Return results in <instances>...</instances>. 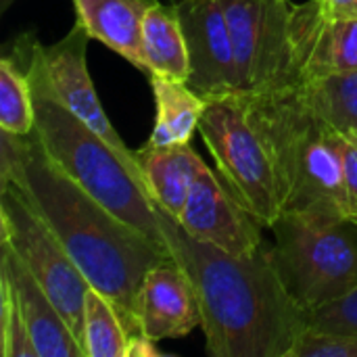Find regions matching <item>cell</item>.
Wrapping results in <instances>:
<instances>
[{
  "mask_svg": "<svg viewBox=\"0 0 357 357\" xmlns=\"http://www.w3.org/2000/svg\"><path fill=\"white\" fill-rule=\"evenodd\" d=\"M13 56L29 77L36 109V134L48 157L92 199L169 253L159 224L157 203L130 172L119 153L63 107L50 92L40 65L29 52L25 36L17 38Z\"/></svg>",
  "mask_w": 357,
  "mask_h": 357,
  "instance_id": "277c9868",
  "label": "cell"
},
{
  "mask_svg": "<svg viewBox=\"0 0 357 357\" xmlns=\"http://www.w3.org/2000/svg\"><path fill=\"white\" fill-rule=\"evenodd\" d=\"M128 331L115 305L90 289L84 303V351L86 357H128Z\"/></svg>",
  "mask_w": 357,
  "mask_h": 357,
  "instance_id": "ffe728a7",
  "label": "cell"
},
{
  "mask_svg": "<svg viewBox=\"0 0 357 357\" xmlns=\"http://www.w3.org/2000/svg\"><path fill=\"white\" fill-rule=\"evenodd\" d=\"M0 245L8 247L48 293L84 349V303L92 287L13 182L0 184Z\"/></svg>",
  "mask_w": 357,
  "mask_h": 357,
  "instance_id": "52a82bcc",
  "label": "cell"
},
{
  "mask_svg": "<svg viewBox=\"0 0 357 357\" xmlns=\"http://www.w3.org/2000/svg\"><path fill=\"white\" fill-rule=\"evenodd\" d=\"M138 316L142 333L155 343L186 337L201 326L203 318L195 287L174 257L157 264L146 274Z\"/></svg>",
  "mask_w": 357,
  "mask_h": 357,
  "instance_id": "4fadbf2b",
  "label": "cell"
},
{
  "mask_svg": "<svg viewBox=\"0 0 357 357\" xmlns=\"http://www.w3.org/2000/svg\"><path fill=\"white\" fill-rule=\"evenodd\" d=\"M247 98L278 174L282 213L347 218L345 136L314 109L299 84Z\"/></svg>",
  "mask_w": 357,
  "mask_h": 357,
  "instance_id": "3957f363",
  "label": "cell"
},
{
  "mask_svg": "<svg viewBox=\"0 0 357 357\" xmlns=\"http://www.w3.org/2000/svg\"><path fill=\"white\" fill-rule=\"evenodd\" d=\"M270 230V261L287 293L307 314L356 293V222L287 211Z\"/></svg>",
  "mask_w": 357,
  "mask_h": 357,
  "instance_id": "5b68a950",
  "label": "cell"
},
{
  "mask_svg": "<svg viewBox=\"0 0 357 357\" xmlns=\"http://www.w3.org/2000/svg\"><path fill=\"white\" fill-rule=\"evenodd\" d=\"M0 274L6 276L15 291L25 328L38 357H86L54 301L4 245H0Z\"/></svg>",
  "mask_w": 357,
  "mask_h": 357,
  "instance_id": "5bb4252c",
  "label": "cell"
},
{
  "mask_svg": "<svg viewBox=\"0 0 357 357\" xmlns=\"http://www.w3.org/2000/svg\"><path fill=\"white\" fill-rule=\"evenodd\" d=\"M163 354L157 349V343L146 335L130 337L128 341V357H161Z\"/></svg>",
  "mask_w": 357,
  "mask_h": 357,
  "instance_id": "4316f807",
  "label": "cell"
},
{
  "mask_svg": "<svg viewBox=\"0 0 357 357\" xmlns=\"http://www.w3.org/2000/svg\"><path fill=\"white\" fill-rule=\"evenodd\" d=\"M140 61L149 75L188 82V46L176 6L157 2L149 8L142 21Z\"/></svg>",
  "mask_w": 357,
  "mask_h": 357,
  "instance_id": "e0dca14e",
  "label": "cell"
},
{
  "mask_svg": "<svg viewBox=\"0 0 357 357\" xmlns=\"http://www.w3.org/2000/svg\"><path fill=\"white\" fill-rule=\"evenodd\" d=\"M199 132L228 188L266 228H272L282 213L280 184L270 149L251 117L247 94L205 98Z\"/></svg>",
  "mask_w": 357,
  "mask_h": 357,
  "instance_id": "8992f818",
  "label": "cell"
},
{
  "mask_svg": "<svg viewBox=\"0 0 357 357\" xmlns=\"http://www.w3.org/2000/svg\"><path fill=\"white\" fill-rule=\"evenodd\" d=\"M178 224L197 241L232 255H253L264 243V224L207 165L197 176Z\"/></svg>",
  "mask_w": 357,
  "mask_h": 357,
  "instance_id": "30bf717a",
  "label": "cell"
},
{
  "mask_svg": "<svg viewBox=\"0 0 357 357\" xmlns=\"http://www.w3.org/2000/svg\"><path fill=\"white\" fill-rule=\"evenodd\" d=\"M343 176H345V211L357 224V138L345 136L343 149Z\"/></svg>",
  "mask_w": 357,
  "mask_h": 357,
  "instance_id": "d4e9b609",
  "label": "cell"
},
{
  "mask_svg": "<svg viewBox=\"0 0 357 357\" xmlns=\"http://www.w3.org/2000/svg\"><path fill=\"white\" fill-rule=\"evenodd\" d=\"M13 182L50 226L90 287L117 310L128 337L140 328V289L157 264L172 255L79 188L48 157L36 130L0 134V184Z\"/></svg>",
  "mask_w": 357,
  "mask_h": 357,
  "instance_id": "6da1fadb",
  "label": "cell"
},
{
  "mask_svg": "<svg viewBox=\"0 0 357 357\" xmlns=\"http://www.w3.org/2000/svg\"><path fill=\"white\" fill-rule=\"evenodd\" d=\"M314 109L343 136L357 138V71L299 84Z\"/></svg>",
  "mask_w": 357,
  "mask_h": 357,
  "instance_id": "d6986e66",
  "label": "cell"
},
{
  "mask_svg": "<svg viewBox=\"0 0 357 357\" xmlns=\"http://www.w3.org/2000/svg\"><path fill=\"white\" fill-rule=\"evenodd\" d=\"M149 79L157 105V119L149 144L167 146L190 142L192 134L199 130L201 115L205 111V98L182 79H169L161 75H149Z\"/></svg>",
  "mask_w": 357,
  "mask_h": 357,
  "instance_id": "ac0fdd59",
  "label": "cell"
},
{
  "mask_svg": "<svg viewBox=\"0 0 357 357\" xmlns=\"http://www.w3.org/2000/svg\"><path fill=\"white\" fill-rule=\"evenodd\" d=\"M186 46L188 86L203 98L241 92L232 36L222 0H178Z\"/></svg>",
  "mask_w": 357,
  "mask_h": 357,
  "instance_id": "8fae6325",
  "label": "cell"
},
{
  "mask_svg": "<svg viewBox=\"0 0 357 357\" xmlns=\"http://www.w3.org/2000/svg\"><path fill=\"white\" fill-rule=\"evenodd\" d=\"M13 2H15V0H0V15H2V13H6V8H8Z\"/></svg>",
  "mask_w": 357,
  "mask_h": 357,
  "instance_id": "83f0119b",
  "label": "cell"
},
{
  "mask_svg": "<svg viewBox=\"0 0 357 357\" xmlns=\"http://www.w3.org/2000/svg\"><path fill=\"white\" fill-rule=\"evenodd\" d=\"M307 326L318 331L357 335V291L318 312L307 314Z\"/></svg>",
  "mask_w": 357,
  "mask_h": 357,
  "instance_id": "cb8c5ba5",
  "label": "cell"
},
{
  "mask_svg": "<svg viewBox=\"0 0 357 357\" xmlns=\"http://www.w3.org/2000/svg\"><path fill=\"white\" fill-rule=\"evenodd\" d=\"M291 40L299 84L357 71V17H324L312 0L295 4Z\"/></svg>",
  "mask_w": 357,
  "mask_h": 357,
  "instance_id": "7c38bea8",
  "label": "cell"
},
{
  "mask_svg": "<svg viewBox=\"0 0 357 357\" xmlns=\"http://www.w3.org/2000/svg\"><path fill=\"white\" fill-rule=\"evenodd\" d=\"M289 357H357V335L305 326Z\"/></svg>",
  "mask_w": 357,
  "mask_h": 357,
  "instance_id": "603a6c76",
  "label": "cell"
},
{
  "mask_svg": "<svg viewBox=\"0 0 357 357\" xmlns=\"http://www.w3.org/2000/svg\"><path fill=\"white\" fill-rule=\"evenodd\" d=\"M316 8L331 19L357 17V0H312Z\"/></svg>",
  "mask_w": 357,
  "mask_h": 357,
  "instance_id": "484cf974",
  "label": "cell"
},
{
  "mask_svg": "<svg viewBox=\"0 0 357 357\" xmlns=\"http://www.w3.org/2000/svg\"><path fill=\"white\" fill-rule=\"evenodd\" d=\"M238 71L241 94H266L299 84L291 0H222Z\"/></svg>",
  "mask_w": 357,
  "mask_h": 357,
  "instance_id": "ba28073f",
  "label": "cell"
},
{
  "mask_svg": "<svg viewBox=\"0 0 357 357\" xmlns=\"http://www.w3.org/2000/svg\"><path fill=\"white\" fill-rule=\"evenodd\" d=\"M169 255L190 278L205 349L213 357H289L307 326V312L278 278L268 245L253 255H232L192 238L157 205Z\"/></svg>",
  "mask_w": 357,
  "mask_h": 357,
  "instance_id": "7a4b0ae2",
  "label": "cell"
},
{
  "mask_svg": "<svg viewBox=\"0 0 357 357\" xmlns=\"http://www.w3.org/2000/svg\"><path fill=\"white\" fill-rule=\"evenodd\" d=\"M25 40L29 46V52L33 54L36 63L40 65L46 77L50 92L59 98V102L67 107L77 119H82L90 130H94L105 142H109L126 161L130 172L146 188L142 172L136 161V151H130L126 146V142L113 128L111 119L107 117L96 96L94 84L88 73V65H86V48L90 40V33L86 31V27L77 21L63 40L50 46H42L31 33H27Z\"/></svg>",
  "mask_w": 357,
  "mask_h": 357,
  "instance_id": "9c48e42d",
  "label": "cell"
},
{
  "mask_svg": "<svg viewBox=\"0 0 357 357\" xmlns=\"http://www.w3.org/2000/svg\"><path fill=\"white\" fill-rule=\"evenodd\" d=\"M136 161L153 201L174 220H180L190 188L203 172L205 161L195 153L190 142L167 146L146 142L136 151Z\"/></svg>",
  "mask_w": 357,
  "mask_h": 357,
  "instance_id": "9a60e30c",
  "label": "cell"
},
{
  "mask_svg": "<svg viewBox=\"0 0 357 357\" xmlns=\"http://www.w3.org/2000/svg\"><path fill=\"white\" fill-rule=\"evenodd\" d=\"M157 0H73L77 21L92 40L102 42L142 69V21Z\"/></svg>",
  "mask_w": 357,
  "mask_h": 357,
  "instance_id": "2e32d148",
  "label": "cell"
},
{
  "mask_svg": "<svg viewBox=\"0 0 357 357\" xmlns=\"http://www.w3.org/2000/svg\"><path fill=\"white\" fill-rule=\"evenodd\" d=\"M0 341L2 357H38L25 328L15 291L6 276L0 274Z\"/></svg>",
  "mask_w": 357,
  "mask_h": 357,
  "instance_id": "7402d4cb",
  "label": "cell"
},
{
  "mask_svg": "<svg viewBox=\"0 0 357 357\" xmlns=\"http://www.w3.org/2000/svg\"><path fill=\"white\" fill-rule=\"evenodd\" d=\"M0 130L27 136L36 130L31 84L15 56L0 61Z\"/></svg>",
  "mask_w": 357,
  "mask_h": 357,
  "instance_id": "44dd1931",
  "label": "cell"
}]
</instances>
